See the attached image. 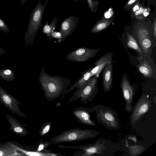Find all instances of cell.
<instances>
[{
	"label": "cell",
	"instance_id": "obj_3",
	"mask_svg": "<svg viewBox=\"0 0 156 156\" xmlns=\"http://www.w3.org/2000/svg\"><path fill=\"white\" fill-rule=\"evenodd\" d=\"M48 0H45L42 5L41 0H39L35 8L30 15V19L24 37L25 46L30 48L40 27L42 26V21L44 12Z\"/></svg>",
	"mask_w": 156,
	"mask_h": 156
},
{
	"label": "cell",
	"instance_id": "obj_31",
	"mask_svg": "<svg viewBox=\"0 0 156 156\" xmlns=\"http://www.w3.org/2000/svg\"><path fill=\"white\" fill-rule=\"evenodd\" d=\"M143 11V9L141 7L140 8L139 10L136 11L135 12V14L136 15H138L140 14Z\"/></svg>",
	"mask_w": 156,
	"mask_h": 156
},
{
	"label": "cell",
	"instance_id": "obj_15",
	"mask_svg": "<svg viewBox=\"0 0 156 156\" xmlns=\"http://www.w3.org/2000/svg\"><path fill=\"white\" fill-rule=\"evenodd\" d=\"M102 78L104 91L109 92L113 83V65L112 62L107 64L102 71Z\"/></svg>",
	"mask_w": 156,
	"mask_h": 156
},
{
	"label": "cell",
	"instance_id": "obj_36",
	"mask_svg": "<svg viewBox=\"0 0 156 156\" xmlns=\"http://www.w3.org/2000/svg\"><path fill=\"white\" fill-rule=\"evenodd\" d=\"M148 14V13L147 12H145L144 14V16H147Z\"/></svg>",
	"mask_w": 156,
	"mask_h": 156
},
{
	"label": "cell",
	"instance_id": "obj_2",
	"mask_svg": "<svg viewBox=\"0 0 156 156\" xmlns=\"http://www.w3.org/2000/svg\"><path fill=\"white\" fill-rule=\"evenodd\" d=\"M119 145L104 138L97 140L94 143L78 146H67L58 145L62 148L78 149L75 152V156H110L114 153L122 151L123 149Z\"/></svg>",
	"mask_w": 156,
	"mask_h": 156
},
{
	"label": "cell",
	"instance_id": "obj_18",
	"mask_svg": "<svg viewBox=\"0 0 156 156\" xmlns=\"http://www.w3.org/2000/svg\"><path fill=\"white\" fill-rule=\"evenodd\" d=\"M22 156L24 155L16 149L12 147L8 143V144L7 145L0 148V156Z\"/></svg>",
	"mask_w": 156,
	"mask_h": 156
},
{
	"label": "cell",
	"instance_id": "obj_17",
	"mask_svg": "<svg viewBox=\"0 0 156 156\" xmlns=\"http://www.w3.org/2000/svg\"><path fill=\"white\" fill-rule=\"evenodd\" d=\"M92 67L85 71L79 79L69 88L65 94H66L76 88V90H78L84 86L93 76L91 73Z\"/></svg>",
	"mask_w": 156,
	"mask_h": 156
},
{
	"label": "cell",
	"instance_id": "obj_10",
	"mask_svg": "<svg viewBox=\"0 0 156 156\" xmlns=\"http://www.w3.org/2000/svg\"><path fill=\"white\" fill-rule=\"evenodd\" d=\"M12 147L16 149L24 156H64L61 152H54L47 148L41 152H37L35 148L31 146H24L15 141H7Z\"/></svg>",
	"mask_w": 156,
	"mask_h": 156
},
{
	"label": "cell",
	"instance_id": "obj_35",
	"mask_svg": "<svg viewBox=\"0 0 156 156\" xmlns=\"http://www.w3.org/2000/svg\"><path fill=\"white\" fill-rule=\"evenodd\" d=\"M139 9V7L137 5H135L133 9L134 11H135L136 10L138 9Z\"/></svg>",
	"mask_w": 156,
	"mask_h": 156
},
{
	"label": "cell",
	"instance_id": "obj_21",
	"mask_svg": "<svg viewBox=\"0 0 156 156\" xmlns=\"http://www.w3.org/2000/svg\"><path fill=\"white\" fill-rule=\"evenodd\" d=\"M0 77L2 79L9 82L15 81V73L10 68L0 69Z\"/></svg>",
	"mask_w": 156,
	"mask_h": 156
},
{
	"label": "cell",
	"instance_id": "obj_26",
	"mask_svg": "<svg viewBox=\"0 0 156 156\" xmlns=\"http://www.w3.org/2000/svg\"><path fill=\"white\" fill-rule=\"evenodd\" d=\"M0 31H2L7 33L9 32V28L5 22L0 18Z\"/></svg>",
	"mask_w": 156,
	"mask_h": 156
},
{
	"label": "cell",
	"instance_id": "obj_5",
	"mask_svg": "<svg viewBox=\"0 0 156 156\" xmlns=\"http://www.w3.org/2000/svg\"><path fill=\"white\" fill-rule=\"evenodd\" d=\"M92 108L95 113L97 121L105 127L113 130L120 128L119 120L115 110L101 105H94Z\"/></svg>",
	"mask_w": 156,
	"mask_h": 156
},
{
	"label": "cell",
	"instance_id": "obj_27",
	"mask_svg": "<svg viewBox=\"0 0 156 156\" xmlns=\"http://www.w3.org/2000/svg\"><path fill=\"white\" fill-rule=\"evenodd\" d=\"M49 37V41H51L52 38H55L58 39V41L62 38V34L60 32L54 31L52 32Z\"/></svg>",
	"mask_w": 156,
	"mask_h": 156
},
{
	"label": "cell",
	"instance_id": "obj_1",
	"mask_svg": "<svg viewBox=\"0 0 156 156\" xmlns=\"http://www.w3.org/2000/svg\"><path fill=\"white\" fill-rule=\"evenodd\" d=\"M71 80L59 76H52L47 73L43 66L41 68L39 82L46 99L52 101L65 94L70 83Z\"/></svg>",
	"mask_w": 156,
	"mask_h": 156
},
{
	"label": "cell",
	"instance_id": "obj_12",
	"mask_svg": "<svg viewBox=\"0 0 156 156\" xmlns=\"http://www.w3.org/2000/svg\"><path fill=\"white\" fill-rule=\"evenodd\" d=\"M94 112V110L92 108L80 107L76 108L72 112L80 123L95 126H97L96 124L90 119L91 113Z\"/></svg>",
	"mask_w": 156,
	"mask_h": 156
},
{
	"label": "cell",
	"instance_id": "obj_33",
	"mask_svg": "<svg viewBox=\"0 0 156 156\" xmlns=\"http://www.w3.org/2000/svg\"><path fill=\"white\" fill-rule=\"evenodd\" d=\"M28 0H20V1L21 5H23Z\"/></svg>",
	"mask_w": 156,
	"mask_h": 156
},
{
	"label": "cell",
	"instance_id": "obj_22",
	"mask_svg": "<svg viewBox=\"0 0 156 156\" xmlns=\"http://www.w3.org/2000/svg\"><path fill=\"white\" fill-rule=\"evenodd\" d=\"M126 43L128 47L134 49L140 55H142V51L136 40L129 33H127Z\"/></svg>",
	"mask_w": 156,
	"mask_h": 156
},
{
	"label": "cell",
	"instance_id": "obj_24",
	"mask_svg": "<svg viewBox=\"0 0 156 156\" xmlns=\"http://www.w3.org/2000/svg\"><path fill=\"white\" fill-rule=\"evenodd\" d=\"M37 148L36 151L38 152L43 151L48 147L51 144L50 141H44L42 139L40 140L38 144Z\"/></svg>",
	"mask_w": 156,
	"mask_h": 156
},
{
	"label": "cell",
	"instance_id": "obj_30",
	"mask_svg": "<svg viewBox=\"0 0 156 156\" xmlns=\"http://www.w3.org/2000/svg\"><path fill=\"white\" fill-rule=\"evenodd\" d=\"M5 52V50L0 47V56L2 55Z\"/></svg>",
	"mask_w": 156,
	"mask_h": 156
},
{
	"label": "cell",
	"instance_id": "obj_13",
	"mask_svg": "<svg viewBox=\"0 0 156 156\" xmlns=\"http://www.w3.org/2000/svg\"><path fill=\"white\" fill-rule=\"evenodd\" d=\"M78 22L77 17L71 15L62 21L59 31L62 34V38L58 42L64 41L72 34L76 28Z\"/></svg>",
	"mask_w": 156,
	"mask_h": 156
},
{
	"label": "cell",
	"instance_id": "obj_6",
	"mask_svg": "<svg viewBox=\"0 0 156 156\" xmlns=\"http://www.w3.org/2000/svg\"><path fill=\"white\" fill-rule=\"evenodd\" d=\"M99 77V75L93 76L82 88L75 91L68 101L72 102L79 99L84 104L91 101L98 92L97 82Z\"/></svg>",
	"mask_w": 156,
	"mask_h": 156
},
{
	"label": "cell",
	"instance_id": "obj_29",
	"mask_svg": "<svg viewBox=\"0 0 156 156\" xmlns=\"http://www.w3.org/2000/svg\"><path fill=\"white\" fill-rule=\"evenodd\" d=\"M87 0L90 8L91 10H93L94 8V5L92 0Z\"/></svg>",
	"mask_w": 156,
	"mask_h": 156
},
{
	"label": "cell",
	"instance_id": "obj_20",
	"mask_svg": "<svg viewBox=\"0 0 156 156\" xmlns=\"http://www.w3.org/2000/svg\"><path fill=\"white\" fill-rule=\"evenodd\" d=\"M138 68L139 71L145 76L149 78H151L152 76V69L147 62H141L138 66Z\"/></svg>",
	"mask_w": 156,
	"mask_h": 156
},
{
	"label": "cell",
	"instance_id": "obj_11",
	"mask_svg": "<svg viewBox=\"0 0 156 156\" xmlns=\"http://www.w3.org/2000/svg\"><path fill=\"white\" fill-rule=\"evenodd\" d=\"M121 88L126 102L125 110L127 112L131 113L133 108L132 103L135 92L125 73L122 76Z\"/></svg>",
	"mask_w": 156,
	"mask_h": 156
},
{
	"label": "cell",
	"instance_id": "obj_32",
	"mask_svg": "<svg viewBox=\"0 0 156 156\" xmlns=\"http://www.w3.org/2000/svg\"><path fill=\"white\" fill-rule=\"evenodd\" d=\"M8 144V143L7 142L4 143L0 144V148L4 147Z\"/></svg>",
	"mask_w": 156,
	"mask_h": 156
},
{
	"label": "cell",
	"instance_id": "obj_34",
	"mask_svg": "<svg viewBox=\"0 0 156 156\" xmlns=\"http://www.w3.org/2000/svg\"><path fill=\"white\" fill-rule=\"evenodd\" d=\"M136 0H130L128 2V3L129 5H131L133 4L135 1Z\"/></svg>",
	"mask_w": 156,
	"mask_h": 156
},
{
	"label": "cell",
	"instance_id": "obj_7",
	"mask_svg": "<svg viewBox=\"0 0 156 156\" xmlns=\"http://www.w3.org/2000/svg\"><path fill=\"white\" fill-rule=\"evenodd\" d=\"M151 104L149 96L143 95L138 99L136 103L133 106L129 119V123L133 126L141 117L147 113L150 109Z\"/></svg>",
	"mask_w": 156,
	"mask_h": 156
},
{
	"label": "cell",
	"instance_id": "obj_8",
	"mask_svg": "<svg viewBox=\"0 0 156 156\" xmlns=\"http://www.w3.org/2000/svg\"><path fill=\"white\" fill-rule=\"evenodd\" d=\"M0 101L12 113L21 117L25 118V115L21 110L20 102L11 95L8 93L0 85Z\"/></svg>",
	"mask_w": 156,
	"mask_h": 156
},
{
	"label": "cell",
	"instance_id": "obj_19",
	"mask_svg": "<svg viewBox=\"0 0 156 156\" xmlns=\"http://www.w3.org/2000/svg\"><path fill=\"white\" fill-rule=\"evenodd\" d=\"M58 23L57 17H55L50 25L48 21H46L44 24L42 30V33L46 34L47 36L53 32L55 31L57 25Z\"/></svg>",
	"mask_w": 156,
	"mask_h": 156
},
{
	"label": "cell",
	"instance_id": "obj_16",
	"mask_svg": "<svg viewBox=\"0 0 156 156\" xmlns=\"http://www.w3.org/2000/svg\"><path fill=\"white\" fill-rule=\"evenodd\" d=\"M112 54L111 53H106L96 61L94 63L95 66L92 67L91 70L92 75H99L107 64L112 62Z\"/></svg>",
	"mask_w": 156,
	"mask_h": 156
},
{
	"label": "cell",
	"instance_id": "obj_28",
	"mask_svg": "<svg viewBox=\"0 0 156 156\" xmlns=\"http://www.w3.org/2000/svg\"><path fill=\"white\" fill-rule=\"evenodd\" d=\"M112 11L111 9H110L108 12H106L105 15V17L107 18H109L111 16L112 13L111 12Z\"/></svg>",
	"mask_w": 156,
	"mask_h": 156
},
{
	"label": "cell",
	"instance_id": "obj_9",
	"mask_svg": "<svg viewBox=\"0 0 156 156\" xmlns=\"http://www.w3.org/2000/svg\"><path fill=\"white\" fill-rule=\"evenodd\" d=\"M99 50V49L80 47L69 53L66 58L68 60L72 62H84L94 57Z\"/></svg>",
	"mask_w": 156,
	"mask_h": 156
},
{
	"label": "cell",
	"instance_id": "obj_4",
	"mask_svg": "<svg viewBox=\"0 0 156 156\" xmlns=\"http://www.w3.org/2000/svg\"><path fill=\"white\" fill-rule=\"evenodd\" d=\"M98 131L91 129H82L78 128L67 129L50 139L51 144H57L93 138L98 136Z\"/></svg>",
	"mask_w": 156,
	"mask_h": 156
},
{
	"label": "cell",
	"instance_id": "obj_23",
	"mask_svg": "<svg viewBox=\"0 0 156 156\" xmlns=\"http://www.w3.org/2000/svg\"><path fill=\"white\" fill-rule=\"evenodd\" d=\"M51 125V123L50 122H45L41 125L39 130V135L41 136H44L49 132Z\"/></svg>",
	"mask_w": 156,
	"mask_h": 156
},
{
	"label": "cell",
	"instance_id": "obj_25",
	"mask_svg": "<svg viewBox=\"0 0 156 156\" xmlns=\"http://www.w3.org/2000/svg\"><path fill=\"white\" fill-rule=\"evenodd\" d=\"M108 25L106 22H101L98 23L93 27L91 32L93 33L100 31L105 28Z\"/></svg>",
	"mask_w": 156,
	"mask_h": 156
},
{
	"label": "cell",
	"instance_id": "obj_14",
	"mask_svg": "<svg viewBox=\"0 0 156 156\" xmlns=\"http://www.w3.org/2000/svg\"><path fill=\"white\" fill-rule=\"evenodd\" d=\"M5 116L10 125V130L13 133L21 136H24L28 134L25 126L18 120L8 114H6Z\"/></svg>",
	"mask_w": 156,
	"mask_h": 156
}]
</instances>
